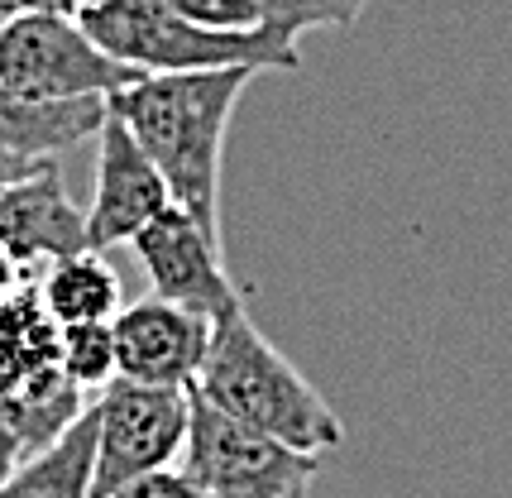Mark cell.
Here are the masks:
<instances>
[{
  "label": "cell",
  "instance_id": "1",
  "mask_svg": "<svg viewBox=\"0 0 512 498\" xmlns=\"http://www.w3.org/2000/svg\"><path fill=\"white\" fill-rule=\"evenodd\" d=\"M259 68L149 72L106 96V111L125 120L139 149L163 173L173 206H182L206 235L221 240V154L230 115Z\"/></svg>",
  "mask_w": 512,
  "mask_h": 498
},
{
  "label": "cell",
  "instance_id": "2",
  "mask_svg": "<svg viewBox=\"0 0 512 498\" xmlns=\"http://www.w3.org/2000/svg\"><path fill=\"white\" fill-rule=\"evenodd\" d=\"M192 388L230 417L288 441L292 451L326 455L345 441V427L331 403L268 345L249 312L211 321V345Z\"/></svg>",
  "mask_w": 512,
  "mask_h": 498
},
{
  "label": "cell",
  "instance_id": "3",
  "mask_svg": "<svg viewBox=\"0 0 512 498\" xmlns=\"http://www.w3.org/2000/svg\"><path fill=\"white\" fill-rule=\"evenodd\" d=\"M96 44L111 58L139 72H206V68H283L302 72V53L292 39L273 34L268 24L254 29H206L163 10L158 0H101L96 10L77 15Z\"/></svg>",
  "mask_w": 512,
  "mask_h": 498
},
{
  "label": "cell",
  "instance_id": "4",
  "mask_svg": "<svg viewBox=\"0 0 512 498\" xmlns=\"http://www.w3.org/2000/svg\"><path fill=\"white\" fill-rule=\"evenodd\" d=\"M182 475L216 498H307L321 455L292 451L288 441L249 427L192 388Z\"/></svg>",
  "mask_w": 512,
  "mask_h": 498
},
{
  "label": "cell",
  "instance_id": "5",
  "mask_svg": "<svg viewBox=\"0 0 512 498\" xmlns=\"http://www.w3.org/2000/svg\"><path fill=\"white\" fill-rule=\"evenodd\" d=\"M149 72L111 58L72 15H5L0 20V87L34 101L115 96Z\"/></svg>",
  "mask_w": 512,
  "mask_h": 498
},
{
  "label": "cell",
  "instance_id": "6",
  "mask_svg": "<svg viewBox=\"0 0 512 498\" xmlns=\"http://www.w3.org/2000/svg\"><path fill=\"white\" fill-rule=\"evenodd\" d=\"M192 388H158L111 379L96 403V498L168 470L187 446Z\"/></svg>",
  "mask_w": 512,
  "mask_h": 498
},
{
  "label": "cell",
  "instance_id": "7",
  "mask_svg": "<svg viewBox=\"0 0 512 498\" xmlns=\"http://www.w3.org/2000/svg\"><path fill=\"white\" fill-rule=\"evenodd\" d=\"M130 245L154 283V297L178 302L187 312H201L206 321H225L245 312L235 283L225 278L221 240L206 235L182 206H168L163 216H154Z\"/></svg>",
  "mask_w": 512,
  "mask_h": 498
},
{
  "label": "cell",
  "instance_id": "8",
  "mask_svg": "<svg viewBox=\"0 0 512 498\" xmlns=\"http://www.w3.org/2000/svg\"><path fill=\"white\" fill-rule=\"evenodd\" d=\"M115 379L158 388H192L211 345V321L178 302L144 297L111 317Z\"/></svg>",
  "mask_w": 512,
  "mask_h": 498
},
{
  "label": "cell",
  "instance_id": "9",
  "mask_svg": "<svg viewBox=\"0 0 512 498\" xmlns=\"http://www.w3.org/2000/svg\"><path fill=\"white\" fill-rule=\"evenodd\" d=\"M96 139H101V154H96V192L87 206V245H130L154 216L173 206V192L120 115L106 111Z\"/></svg>",
  "mask_w": 512,
  "mask_h": 498
},
{
  "label": "cell",
  "instance_id": "10",
  "mask_svg": "<svg viewBox=\"0 0 512 498\" xmlns=\"http://www.w3.org/2000/svg\"><path fill=\"white\" fill-rule=\"evenodd\" d=\"M0 249L15 264L63 259L87 245V211H77L63 187L58 159L29 168L24 178L0 187Z\"/></svg>",
  "mask_w": 512,
  "mask_h": 498
},
{
  "label": "cell",
  "instance_id": "11",
  "mask_svg": "<svg viewBox=\"0 0 512 498\" xmlns=\"http://www.w3.org/2000/svg\"><path fill=\"white\" fill-rule=\"evenodd\" d=\"M106 101L101 96H77V101H34L20 91L0 87V154L24 163H44L67 154L101 130Z\"/></svg>",
  "mask_w": 512,
  "mask_h": 498
},
{
  "label": "cell",
  "instance_id": "12",
  "mask_svg": "<svg viewBox=\"0 0 512 498\" xmlns=\"http://www.w3.org/2000/svg\"><path fill=\"white\" fill-rule=\"evenodd\" d=\"M0 498H96V408L82 412L44 451L24 455L5 475Z\"/></svg>",
  "mask_w": 512,
  "mask_h": 498
},
{
  "label": "cell",
  "instance_id": "13",
  "mask_svg": "<svg viewBox=\"0 0 512 498\" xmlns=\"http://www.w3.org/2000/svg\"><path fill=\"white\" fill-rule=\"evenodd\" d=\"M39 302L58 326H77V321H111L120 312V278L101 259V249H77L53 259L39 283Z\"/></svg>",
  "mask_w": 512,
  "mask_h": 498
},
{
  "label": "cell",
  "instance_id": "14",
  "mask_svg": "<svg viewBox=\"0 0 512 498\" xmlns=\"http://www.w3.org/2000/svg\"><path fill=\"white\" fill-rule=\"evenodd\" d=\"M0 412L20 436V451L29 455L44 451L48 441H58L87 408H82V388L67 384L58 364H48L39 374H29L24 384H15L10 393H0Z\"/></svg>",
  "mask_w": 512,
  "mask_h": 498
},
{
  "label": "cell",
  "instance_id": "15",
  "mask_svg": "<svg viewBox=\"0 0 512 498\" xmlns=\"http://www.w3.org/2000/svg\"><path fill=\"white\" fill-rule=\"evenodd\" d=\"M48 364H58V321L44 312L39 288L20 283L0 302V393H10Z\"/></svg>",
  "mask_w": 512,
  "mask_h": 498
},
{
  "label": "cell",
  "instance_id": "16",
  "mask_svg": "<svg viewBox=\"0 0 512 498\" xmlns=\"http://www.w3.org/2000/svg\"><path fill=\"white\" fill-rule=\"evenodd\" d=\"M58 369L67 384L106 388L115 379V336L111 321H77V326H58Z\"/></svg>",
  "mask_w": 512,
  "mask_h": 498
},
{
  "label": "cell",
  "instance_id": "17",
  "mask_svg": "<svg viewBox=\"0 0 512 498\" xmlns=\"http://www.w3.org/2000/svg\"><path fill=\"white\" fill-rule=\"evenodd\" d=\"M369 0H259V24L283 39H302L307 29H355Z\"/></svg>",
  "mask_w": 512,
  "mask_h": 498
},
{
  "label": "cell",
  "instance_id": "18",
  "mask_svg": "<svg viewBox=\"0 0 512 498\" xmlns=\"http://www.w3.org/2000/svg\"><path fill=\"white\" fill-rule=\"evenodd\" d=\"M158 5L206 29H254L259 24V0H158Z\"/></svg>",
  "mask_w": 512,
  "mask_h": 498
},
{
  "label": "cell",
  "instance_id": "19",
  "mask_svg": "<svg viewBox=\"0 0 512 498\" xmlns=\"http://www.w3.org/2000/svg\"><path fill=\"white\" fill-rule=\"evenodd\" d=\"M115 498H216V494H206L197 479H187L182 470H154V475H144V479H134V484H125Z\"/></svg>",
  "mask_w": 512,
  "mask_h": 498
},
{
  "label": "cell",
  "instance_id": "20",
  "mask_svg": "<svg viewBox=\"0 0 512 498\" xmlns=\"http://www.w3.org/2000/svg\"><path fill=\"white\" fill-rule=\"evenodd\" d=\"M24 460V451H20V436H15V427L5 422V412H0V484H5V475L15 470Z\"/></svg>",
  "mask_w": 512,
  "mask_h": 498
},
{
  "label": "cell",
  "instance_id": "21",
  "mask_svg": "<svg viewBox=\"0 0 512 498\" xmlns=\"http://www.w3.org/2000/svg\"><path fill=\"white\" fill-rule=\"evenodd\" d=\"M10 15H67V0H0Z\"/></svg>",
  "mask_w": 512,
  "mask_h": 498
},
{
  "label": "cell",
  "instance_id": "22",
  "mask_svg": "<svg viewBox=\"0 0 512 498\" xmlns=\"http://www.w3.org/2000/svg\"><path fill=\"white\" fill-rule=\"evenodd\" d=\"M20 283H24V278H20V264H15V259H10L5 249H0V302H5V297L15 293Z\"/></svg>",
  "mask_w": 512,
  "mask_h": 498
},
{
  "label": "cell",
  "instance_id": "23",
  "mask_svg": "<svg viewBox=\"0 0 512 498\" xmlns=\"http://www.w3.org/2000/svg\"><path fill=\"white\" fill-rule=\"evenodd\" d=\"M48 163V159H44ZM29 168H39V163H24V159H5V154H0V187H5V182H15V178H24V173H29Z\"/></svg>",
  "mask_w": 512,
  "mask_h": 498
},
{
  "label": "cell",
  "instance_id": "24",
  "mask_svg": "<svg viewBox=\"0 0 512 498\" xmlns=\"http://www.w3.org/2000/svg\"><path fill=\"white\" fill-rule=\"evenodd\" d=\"M96 5H101V0H67V15L77 20V15H87V10H96Z\"/></svg>",
  "mask_w": 512,
  "mask_h": 498
},
{
  "label": "cell",
  "instance_id": "25",
  "mask_svg": "<svg viewBox=\"0 0 512 498\" xmlns=\"http://www.w3.org/2000/svg\"><path fill=\"white\" fill-rule=\"evenodd\" d=\"M5 15H10V10H5V5H0V20H5Z\"/></svg>",
  "mask_w": 512,
  "mask_h": 498
}]
</instances>
